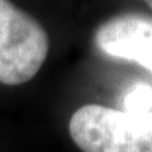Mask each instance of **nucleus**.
Segmentation results:
<instances>
[{
	"instance_id": "2",
	"label": "nucleus",
	"mask_w": 152,
	"mask_h": 152,
	"mask_svg": "<svg viewBox=\"0 0 152 152\" xmlns=\"http://www.w3.org/2000/svg\"><path fill=\"white\" fill-rule=\"evenodd\" d=\"M49 38L39 23L7 0H0V83L31 80L47 59Z\"/></svg>"
},
{
	"instance_id": "1",
	"label": "nucleus",
	"mask_w": 152,
	"mask_h": 152,
	"mask_svg": "<svg viewBox=\"0 0 152 152\" xmlns=\"http://www.w3.org/2000/svg\"><path fill=\"white\" fill-rule=\"evenodd\" d=\"M69 134L83 152H152V111L137 115L86 104L73 113Z\"/></svg>"
},
{
	"instance_id": "4",
	"label": "nucleus",
	"mask_w": 152,
	"mask_h": 152,
	"mask_svg": "<svg viewBox=\"0 0 152 152\" xmlns=\"http://www.w3.org/2000/svg\"><path fill=\"white\" fill-rule=\"evenodd\" d=\"M123 107L128 114H148L152 111V86L144 82L134 83L123 99Z\"/></svg>"
},
{
	"instance_id": "5",
	"label": "nucleus",
	"mask_w": 152,
	"mask_h": 152,
	"mask_svg": "<svg viewBox=\"0 0 152 152\" xmlns=\"http://www.w3.org/2000/svg\"><path fill=\"white\" fill-rule=\"evenodd\" d=\"M147 6H149V7H151V9H152V0H149V1H147Z\"/></svg>"
},
{
	"instance_id": "3",
	"label": "nucleus",
	"mask_w": 152,
	"mask_h": 152,
	"mask_svg": "<svg viewBox=\"0 0 152 152\" xmlns=\"http://www.w3.org/2000/svg\"><path fill=\"white\" fill-rule=\"evenodd\" d=\"M94 41L103 54L137 62L152 73V17L142 14L113 17L97 28Z\"/></svg>"
}]
</instances>
